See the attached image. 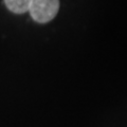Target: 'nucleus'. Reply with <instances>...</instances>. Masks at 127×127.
<instances>
[{
  "mask_svg": "<svg viewBox=\"0 0 127 127\" xmlns=\"http://www.w3.org/2000/svg\"><path fill=\"white\" fill-rule=\"evenodd\" d=\"M59 9V0H32L29 12L32 18L39 23L51 21Z\"/></svg>",
  "mask_w": 127,
  "mask_h": 127,
  "instance_id": "f257e3e1",
  "label": "nucleus"
},
{
  "mask_svg": "<svg viewBox=\"0 0 127 127\" xmlns=\"http://www.w3.org/2000/svg\"><path fill=\"white\" fill-rule=\"evenodd\" d=\"M5 5L15 14H23L29 11L32 0H4Z\"/></svg>",
  "mask_w": 127,
  "mask_h": 127,
  "instance_id": "f03ea898",
  "label": "nucleus"
}]
</instances>
